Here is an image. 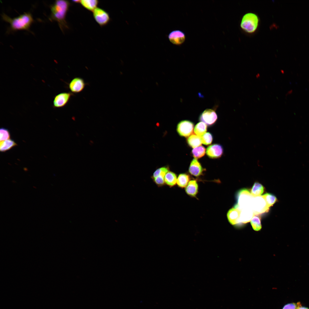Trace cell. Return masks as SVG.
<instances>
[{
	"instance_id": "cell-1",
	"label": "cell",
	"mask_w": 309,
	"mask_h": 309,
	"mask_svg": "<svg viewBox=\"0 0 309 309\" xmlns=\"http://www.w3.org/2000/svg\"><path fill=\"white\" fill-rule=\"evenodd\" d=\"M70 5V3L68 1L58 0L50 6L51 14L49 19L51 21H57L63 32L69 27L66 18Z\"/></svg>"
},
{
	"instance_id": "cell-2",
	"label": "cell",
	"mask_w": 309,
	"mask_h": 309,
	"mask_svg": "<svg viewBox=\"0 0 309 309\" xmlns=\"http://www.w3.org/2000/svg\"><path fill=\"white\" fill-rule=\"evenodd\" d=\"M1 17L3 20L9 23L10 28L12 31L28 30L33 22L31 14L29 12H25L14 18H11L4 13L2 14Z\"/></svg>"
},
{
	"instance_id": "cell-3",
	"label": "cell",
	"mask_w": 309,
	"mask_h": 309,
	"mask_svg": "<svg viewBox=\"0 0 309 309\" xmlns=\"http://www.w3.org/2000/svg\"><path fill=\"white\" fill-rule=\"evenodd\" d=\"M259 19L258 16L252 13L245 14L242 17L240 23V27L245 33L252 34L255 32L259 24Z\"/></svg>"
},
{
	"instance_id": "cell-4",
	"label": "cell",
	"mask_w": 309,
	"mask_h": 309,
	"mask_svg": "<svg viewBox=\"0 0 309 309\" xmlns=\"http://www.w3.org/2000/svg\"><path fill=\"white\" fill-rule=\"evenodd\" d=\"M253 197L249 191L246 189H243L239 190L237 195V203L234 208L239 210L243 208H251Z\"/></svg>"
},
{
	"instance_id": "cell-5",
	"label": "cell",
	"mask_w": 309,
	"mask_h": 309,
	"mask_svg": "<svg viewBox=\"0 0 309 309\" xmlns=\"http://www.w3.org/2000/svg\"><path fill=\"white\" fill-rule=\"evenodd\" d=\"M251 208L254 215L265 213L269 209V207L267 205L265 200L262 196L253 197Z\"/></svg>"
},
{
	"instance_id": "cell-6",
	"label": "cell",
	"mask_w": 309,
	"mask_h": 309,
	"mask_svg": "<svg viewBox=\"0 0 309 309\" xmlns=\"http://www.w3.org/2000/svg\"><path fill=\"white\" fill-rule=\"evenodd\" d=\"M94 18L96 22L101 27L107 25L110 18L109 13L103 9L97 7L93 11Z\"/></svg>"
},
{
	"instance_id": "cell-7",
	"label": "cell",
	"mask_w": 309,
	"mask_h": 309,
	"mask_svg": "<svg viewBox=\"0 0 309 309\" xmlns=\"http://www.w3.org/2000/svg\"><path fill=\"white\" fill-rule=\"evenodd\" d=\"M194 127L193 123L188 120H183L180 122L177 126V131L181 136L188 137L192 133Z\"/></svg>"
},
{
	"instance_id": "cell-8",
	"label": "cell",
	"mask_w": 309,
	"mask_h": 309,
	"mask_svg": "<svg viewBox=\"0 0 309 309\" xmlns=\"http://www.w3.org/2000/svg\"><path fill=\"white\" fill-rule=\"evenodd\" d=\"M217 115L215 110L211 109H207L201 114L199 120L208 126L213 125L217 119Z\"/></svg>"
},
{
	"instance_id": "cell-9",
	"label": "cell",
	"mask_w": 309,
	"mask_h": 309,
	"mask_svg": "<svg viewBox=\"0 0 309 309\" xmlns=\"http://www.w3.org/2000/svg\"><path fill=\"white\" fill-rule=\"evenodd\" d=\"M73 93L70 92L60 93L54 97L53 106L54 108H62L65 106L69 101Z\"/></svg>"
},
{
	"instance_id": "cell-10",
	"label": "cell",
	"mask_w": 309,
	"mask_h": 309,
	"mask_svg": "<svg viewBox=\"0 0 309 309\" xmlns=\"http://www.w3.org/2000/svg\"><path fill=\"white\" fill-rule=\"evenodd\" d=\"M86 85L83 79L78 77L72 80L69 84L68 87L72 93H78L83 90Z\"/></svg>"
},
{
	"instance_id": "cell-11",
	"label": "cell",
	"mask_w": 309,
	"mask_h": 309,
	"mask_svg": "<svg viewBox=\"0 0 309 309\" xmlns=\"http://www.w3.org/2000/svg\"><path fill=\"white\" fill-rule=\"evenodd\" d=\"M168 38L170 41L173 44L180 45L185 41L186 36L185 33L183 31L177 30L171 32L168 35Z\"/></svg>"
},
{
	"instance_id": "cell-12",
	"label": "cell",
	"mask_w": 309,
	"mask_h": 309,
	"mask_svg": "<svg viewBox=\"0 0 309 309\" xmlns=\"http://www.w3.org/2000/svg\"><path fill=\"white\" fill-rule=\"evenodd\" d=\"M223 151L221 145L218 144H214L207 147L206 153L209 158L215 159L220 157L223 154Z\"/></svg>"
},
{
	"instance_id": "cell-13",
	"label": "cell",
	"mask_w": 309,
	"mask_h": 309,
	"mask_svg": "<svg viewBox=\"0 0 309 309\" xmlns=\"http://www.w3.org/2000/svg\"><path fill=\"white\" fill-rule=\"evenodd\" d=\"M204 170L200 163L196 159L191 161L189 169V171L192 175L199 177L202 175Z\"/></svg>"
},
{
	"instance_id": "cell-14",
	"label": "cell",
	"mask_w": 309,
	"mask_h": 309,
	"mask_svg": "<svg viewBox=\"0 0 309 309\" xmlns=\"http://www.w3.org/2000/svg\"><path fill=\"white\" fill-rule=\"evenodd\" d=\"M240 211V222L246 223L251 221L254 213L251 208H243Z\"/></svg>"
},
{
	"instance_id": "cell-15",
	"label": "cell",
	"mask_w": 309,
	"mask_h": 309,
	"mask_svg": "<svg viewBox=\"0 0 309 309\" xmlns=\"http://www.w3.org/2000/svg\"><path fill=\"white\" fill-rule=\"evenodd\" d=\"M199 186L196 180L190 181L185 188V190L187 195L191 197H196L198 192Z\"/></svg>"
},
{
	"instance_id": "cell-16",
	"label": "cell",
	"mask_w": 309,
	"mask_h": 309,
	"mask_svg": "<svg viewBox=\"0 0 309 309\" xmlns=\"http://www.w3.org/2000/svg\"><path fill=\"white\" fill-rule=\"evenodd\" d=\"M240 211L234 208L230 209L227 213V219L230 223L235 225L240 223Z\"/></svg>"
},
{
	"instance_id": "cell-17",
	"label": "cell",
	"mask_w": 309,
	"mask_h": 309,
	"mask_svg": "<svg viewBox=\"0 0 309 309\" xmlns=\"http://www.w3.org/2000/svg\"><path fill=\"white\" fill-rule=\"evenodd\" d=\"M177 178L176 174L174 173L169 171L165 175L164 177L165 184L171 187L177 184Z\"/></svg>"
},
{
	"instance_id": "cell-18",
	"label": "cell",
	"mask_w": 309,
	"mask_h": 309,
	"mask_svg": "<svg viewBox=\"0 0 309 309\" xmlns=\"http://www.w3.org/2000/svg\"><path fill=\"white\" fill-rule=\"evenodd\" d=\"M99 3L97 0H80V3L85 9L93 12L97 7Z\"/></svg>"
},
{
	"instance_id": "cell-19",
	"label": "cell",
	"mask_w": 309,
	"mask_h": 309,
	"mask_svg": "<svg viewBox=\"0 0 309 309\" xmlns=\"http://www.w3.org/2000/svg\"><path fill=\"white\" fill-rule=\"evenodd\" d=\"M190 179L189 175L184 173L180 174L177 178V184L180 188H185L190 181Z\"/></svg>"
},
{
	"instance_id": "cell-20",
	"label": "cell",
	"mask_w": 309,
	"mask_h": 309,
	"mask_svg": "<svg viewBox=\"0 0 309 309\" xmlns=\"http://www.w3.org/2000/svg\"><path fill=\"white\" fill-rule=\"evenodd\" d=\"M17 145V144L13 140L9 139L0 142V150L1 152H5Z\"/></svg>"
},
{
	"instance_id": "cell-21",
	"label": "cell",
	"mask_w": 309,
	"mask_h": 309,
	"mask_svg": "<svg viewBox=\"0 0 309 309\" xmlns=\"http://www.w3.org/2000/svg\"><path fill=\"white\" fill-rule=\"evenodd\" d=\"M187 142L190 146L194 148L201 146L202 144L201 137L194 134L189 136Z\"/></svg>"
},
{
	"instance_id": "cell-22",
	"label": "cell",
	"mask_w": 309,
	"mask_h": 309,
	"mask_svg": "<svg viewBox=\"0 0 309 309\" xmlns=\"http://www.w3.org/2000/svg\"><path fill=\"white\" fill-rule=\"evenodd\" d=\"M264 188L261 184L255 182L253 184L251 190V194L253 197L261 196L263 193Z\"/></svg>"
},
{
	"instance_id": "cell-23",
	"label": "cell",
	"mask_w": 309,
	"mask_h": 309,
	"mask_svg": "<svg viewBox=\"0 0 309 309\" xmlns=\"http://www.w3.org/2000/svg\"><path fill=\"white\" fill-rule=\"evenodd\" d=\"M207 130V125L205 123L201 122L195 125L194 132L197 136L201 137L205 133Z\"/></svg>"
},
{
	"instance_id": "cell-24",
	"label": "cell",
	"mask_w": 309,
	"mask_h": 309,
	"mask_svg": "<svg viewBox=\"0 0 309 309\" xmlns=\"http://www.w3.org/2000/svg\"><path fill=\"white\" fill-rule=\"evenodd\" d=\"M205 149L202 146L194 148L192 151L193 156L195 159H199L203 156L205 153Z\"/></svg>"
},
{
	"instance_id": "cell-25",
	"label": "cell",
	"mask_w": 309,
	"mask_h": 309,
	"mask_svg": "<svg viewBox=\"0 0 309 309\" xmlns=\"http://www.w3.org/2000/svg\"><path fill=\"white\" fill-rule=\"evenodd\" d=\"M264 198L267 204L269 207L272 206L277 201V199L274 195L269 193H266L262 195Z\"/></svg>"
},
{
	"instance_id": "cell-26",
	"label": "cell",
	"mask_w": 309,
	"mask_h": 309,
	"mask_svg": "<svg viewBox=\"0 0 309 309\" xmlns=\"http://www.w3.org/2000/svg\"><path fill=\"white\" fill-rule=\"evenodd\" d=\"M251 223L253 228L255 231H259L262 228L260 219L257 216H253L251 221Z\"/></svg>"
},
{
	"instance_id": "cell-27",
	"label": "cell",
	"mask_w": 309,
	"mask_h": 309,
	"mask_svg": "<svg viewBox=\"0 0 309 309\" xmlns=\"http://www.w3.org/2000/svg\"><path fill=\"white\" fill-rule=\"evenodd\" d=\"M169 171V168L167 167H163L156 170L151 177L152 180L159 176H165L166 174Z\"/></svg>"
},
{
	"instance_id": "cell-28",
	"label": "cell",
	"mask_w": 309,
	"mask_h": 309,
	"mask_svg": "<svg viewBox=\"0 0 309 309\" xmlns=\"http://www.w3.org/2000/svg\"><path fill=\"white\" fill-rule=\"evenodd\" d=\"M202 143L206 145L211 144L213 140V136L209 132L205 133L201 137Z\"/></svg>"
},
{
	"instance_id": "cell-29",
	"label": "cell",
	"mask_w": 309,
	"mask_h": 309,
	"mask_svg": "<svg viewBox=\"0 0 309 309\" xmlns=\"http://www.w3.org/2000/svg\"><path fill=\"white\" fill-rule=\"evenodd\" d=\"M10 135L9 131L4 128H1L0 130V142L10 139Z\"/></svg>"
},
{
	"instance_id": "cell-30",
	"label": "cell",
	"mask_w": 309,
	"mask_h": 309,
	"mask_svg": "<svg viewBox=\"0 0 309 309\" xmlns=\"http://www.w3.org/2000/svg\"><path fill=\"white\" fill-rule=\"evenodd\" d=\"M301 305L300 302L297 303H292L285 305L282 309H297L298 307Z\"/></svg>"
},
{
	"instance_id": "cell-31",
	"label": "cell",
	"mask_w": 309,
	"mask_h": 309,
	"mask_svg": "<svg viewBox=\"0 0 309 309\" xmlns=\"http://www.w3.org/2000/svg\"><path fill=\"white\" fill-rule=\"evenodd\" d=\"M297 309H309L307 307H305L302 306H301V305H300V306H299L298 307Z\"/></svg>"
},
{
	"instance_id": "cell-32",
	"label": "cell",
	"mask_w": 309,
	"mask_h": 309,
	"mask_svg": "<svg viewBox=\"0 0 309 309\" xmlns=\"http://www.w3.org/2000/svg\"><path fill=\"white\" fill-rule=\"evenodd\" d=\"M72 2L76 3H80V0H73Z\"/></svg>"
},
{
	"instance_id": "cell-33",
	"label": "cell",
	"mask_w": 309,
	"mask_h": 309,
	"mask_svg": "<svg viewBox=\"0 0 309 309\" xmlns=\"http://www.w3.org/2000/svg\"><path fill=\"white\" fill-rule=\"evenodd\" d=\"M292 90H290L289 91V92H288V93H287V94H288H288H291V93H292Z\"/></svg>"
}]
</instances>
